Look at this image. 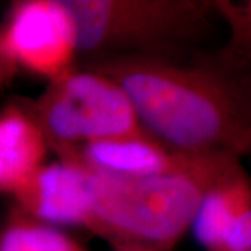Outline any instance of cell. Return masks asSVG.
Instances as JSON below:
<instances>
[{
  "label": "cell",
  "instance_id": "6da1fadb",
  "mask_svg": "<svg viewBox=\"0 0 251 251\" xmlns=\"http://www.w3.org/2000/svg\"><path fill=\"white\" fill-rule=\"evenodd\" d=\"M117 82L144 130L181 153H251V95L200 56L173 62L134 56L84 59Z\"/></svg>",
  "mask_w": 251,
  "mask_h": 251
},
{
  "label": "cell",
  "instance_id": "7a4b0ae2",
  "mask_svg": "<svg viewBox=\"0 0 251 251\" xmlns=\"http://www.w3.org/2000/svg\"><path fill=\"white\" fill-rule=\"evenodd\" d=\"M242 158L194 153L176 171L122 177L88 171L95 225L92 233L110 244L137 243L172 250L191 229L209 188Z\"/></svg>",
  "mask_w": 251,
  "mask_h": 251
},
{
  "label": "cell",
  "instance_id": "3957f363",
  "mask_svg": "<svg viewBox=\"0 0 251 251\" xmlns=\"http://www.w3.org/2000/svg\"><path fill=\"white\" fill-rule=\"evenodd\" d=\"M84 59L134 56L191 62L219 20L215 0H64Z\"/></svg>",
  "mask_w": 251,
  "mask_h": 251
},
{
  "label": "cell",
  "instance_id": "277c9868",
  "mask_svg": "<svg viewBox=\"0 0 251 251\" xmlns=\"http://www.w3.org/2000/svg\"><path fill=\"white\" fill-rule=\"evenodd\" d=\"M25 106L59 161L72 162L87 144L144 130L123 88L84 67L50 81Z\"/></svg>",
  "mask_w": 251,
  "mask_h": 251
},
{
  "label": "cell",
  "instance_id": "5b68a950",
  "mask_svg": "<svg viewBox=\"0 0 251 251\" xmlns=\"http://www.w3.org/2000/svg\"><path fill=\"white\" fill-rule=\"evenodd\" d=\"M1 34L18 69L48 82L75 69L77 25L64 0L14 1Z\"/></svg>",
  "mask_w": 251,
  "mask_h": 251
},
{
  "label": "cell",
  "instance_id": "8992f818",
  "mask_svg": "<svg viewBox=\"0 0 251 251\" xmlns=\"http://www.w3.org/2000/svg\"><path fill=\"white\" fill-rule=\"evenodd\" d=\"M27 215L50 226H81L92 232L90 173L66 161L45 163L13 194Z\"/></svg>",
  "mask_w": 251,
  "mask_h": 251
},
{
  "label": "cell",
  "instance_id": "52a82bcc",
  "mask_svg": "<svg viewBox=\"0 0 251 251\" xmlns=\"http://www.w3.org/2000/svg\"><path fill=\"white\" fill-rule=\"evenodd\" d=\"M191 230L206 251L251 250V177L242 162L209 188Z\"/></svg>",
  "mask_w": 251,
  "mask_h": 251
},
{
  "label": "cell",
  "instance_id": "ba28073f",
  "mask_svg": "<svg viewBox=\"0 0 251 251\" xmlns=\"http://www.w3.org/2000/svg\"><path fill=\"white\" fill-rule=\"evenodd\" d=\"M194 153L169 148L145 130L81 147L70 163L122 177H147L181 168Z\"/></svg>",
  "mask_w": 251,
  "mask_h": 251
},
{
  "label": "cell",
  "instance_id": "9c48e42d",
  "mask_svg": "<svg viewBox=\"0 0 251 251\" xmlns=\"http://www.w3.org/2000/svg\"><path fill=\"white\" fill-rule=\"evenodd\" d=\"M49 147L27 106L0 110V193L13 196L46 163Z\"/></svg>",
  "mask_w": 251,
  "mask_h": 251
},
{
  "label": "cell",
  "instance_id": "30bf717a",
  "mask_svg": "<svg viewBox=\"0 0 251 251\" xmlns=\"http://www.w3.org/2000/svg\"><path fill=\"white\" fill-rule=\"evenodd\" d=\"M215 9L227 38L218 50L200 57L236 80L251 78V0H215Z\"/></svg>",
  "mask_w": 251,
  "mask_h": 251
},
{
  "label": "cell",
  "instance_id": "8fae6325",
  "mask_svg": "<svg viewBox=\"0 0 251 251\" xmlns=\"http://www.w3.org/2000/svg\"><path fill=\"white\" fill-rule=\"evenodd\" d=\"M0 251H85L60 229L27 215L16 204L0 222Z\"/></svg>",
  "mask_w": 251,
  "mask_h": 251
},
{
  "label": "cell",
  "instance_id": "7c38bea8",
  "mask_svg": "<svg viewBox=\"0 0 251 251\" xmlns=\"http://www.w3.org/2000/svg\"><path fill=\"white\" fill-rule=\"evenodd\" d=\"M17 64L11 59V56L7 52V48L4 45V39L0 28V88L9 87L13 82L14 77L18 73Z\"/></svg>",
  "mask_w": 251,
  "mask_h": 251
},
{
  "label": "cell",
  "instance_id": "4fadbf2b",
  "mask_svg": "<svg viewBox=\"0 0 251 251\" xmlns=\"http://www.w3.org/2000/svg\"><path fill=\"white\" fill-rule=\"evenodd\" d=\"M112 247H113V251H159L144 244H137V243H116V244H112Z\"/></svg>",
  "mask_w": 251,
  "mask_h": 251
},
{
  "label": "cell",
  "instance_id": "5bb4252c",
  "mask_svg": "<svg viewBox=\"0 0 251 251\" xmlns=\"http://www.w3.org/2000/svg\"><path fill=\"white\" fill-rule=\"evenodd\" d=\"M239 81H240V84H242L243 87L247 90V92L251 95V78H243V80Z\"/></svg>",
  "mask_w": 251,
  "mask_h": 251
},
{
  "label": "cell",
  "instance_id": "9a60e30c",
  "mask_svg": "<svg viewBox=\"0 0 251 251\" xmlns=\"http://www.w3.org/2000/svg\"><path fill=\"white\" fill-rule=\"evenodd\" d=\"M249 251H251V250H249Z\"/></svg>",
  "mask_w": 251,
  "mask_h": 251
}]
</instances>
